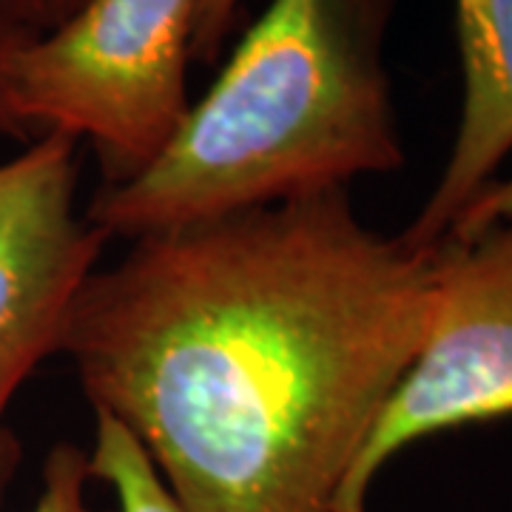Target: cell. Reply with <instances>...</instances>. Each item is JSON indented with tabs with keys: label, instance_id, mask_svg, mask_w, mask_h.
Segmentation results:
<instances>
[{
	"label": "cell",
	"instance_id": "6da1fadb",
	"mask_svg": "<svg viewBox=\"0 0 512 512\" xmlns=\"http://www.w3.org/2000/svg\"><path fill=\"white\" fill-rule=\"evenodd\" d=\"M433 274L436 248L313 194L131 239L60 353L180 512H336L424 342Z\"/></svg>",
	"mask_w": 512,
	"mask_h": 512
},
{
	"label": "cell",
	"instance_id": "7a4b0ae2",
	"mask_svg": "<svg viewBox=\"0 0 512 512\" xmlns=\"http://www.w3.org/2000/svg\"><path fill=\"white\" fill-rule=\"evenodd\" d=\"M396 3L268 0L163 154L94 191L89 222L106 239H137L399 171L384 69Z\"/></svg>",
	"mask_w": 512,
	"mask_h": 512
},
{
	"label": "cell",
	"instance_id": "3957f363",
	"mask_svg": "<svg viewBox=\"0 0 512 512\" xmlns=\"http://www.w3.org/2000/svg\"><path fill=\"white\" fill-rule=\"evenodd\" d=\"M197 0H86L20 49L15 114L35 140L63 131L89 146L103 183L143 174L191 109Z\"/></svg>",
	"mask_w": 512,
	"mask_h": 512
},
{
	"label": "cell",
	"instance_id": "277c9868",
	"mask_svg": "<svg viewBox=\"0 0 512 512\" xmlns=\"http://www.w3.org/2000/svg\"><path fill=\"white\" fill-rule=\"evenodd\" d=\"M504 416H512V220L436 245L424 342L353 461L336 512H370L376 478L404 447Z\"/></svg>",
	"mask_w": 512,
	"mask_h": 512
},
{
	"label": "cell",
	"instance_id": "5b68a950",
	"mask_svg": "<svg viewBox=\"0 0 512 512\" xmlns=\"http://www.w3.org/2000/svg\"><path fill=\"white\" fill-rule=\"evenodd\" d=\"M80 171L83 143L63 131L0 163V510L23 461L12 402L40 362L60 353L109 242L77 208Z\"/></svg>",
	"mask_w": 512,
	"mask_h": 512
},
{
	"label": "cell",
	"instance_id": "8992f818",
	"mask_svg": "<svg viewBox=\"0 0 512 512\" xmlns=\"http://www.w3.org/2000/svg\"><path fill=\"white\" fill-rule=\"evenodd\" d=\"M453 3L464 80L461 114L441 177L402 231L413 248H436L512 151V0Z\"/></svg>",
	"mask_w": 512,
	"mask_h": 512
},
{
	"label": "cell",
	"instance_id": "52a82bcc",
	"mask_svg": "<svg viewBox=\"0 0 512 512\" xmlns=\"http://www.w3.org/2000/svg\"><path fill=\"white\" fill-rule=\"evenodd\" d=\"M92 481L114 493V512H180L157 467L123 421L94 410V444L89 450Z\"/></svg>",
	"mask_w": 512,
	"mask_h": 512
},
{
	"label": "cell",
	"instance_id": "ba28073f",
	"mask_svg": "<svg viewBox=\"0 0 512 512\" xmlns=\"http://www.w3.org/2000/svg\"><path fill=\"white\" fill-rule=\"evenodd\" d=\"M89 450L60 441L49 450L40 470V493L29 512H114L89 504Z\"/></svg>",
	"mask_w": 512,
	"mask_h": 512
},
{
	"label": "cell",
	"instance_id": "9c48e42d",
	"mask_svg": "<svg viewBox=\"0 0 512 512\" xmlns=\"http://www.w3.org/2000/svg\"><path fill=\"white\" fill-rule=\"evenodd\" d=\"M32 40L23 29H18L12 20L0 15V134L12 137L20 143H29V131L15 114V103H12V77H15V63H18L20 49Z\"/></svg>",
	"mask_w": 512,
	"mask_h": 512
},
{
	"label": "cell",
	"instance_id": "30bf717a",
	"mask_svg": "<svg viewBox=\"0 0 512 512\" xmlns=\"http://www.w3.org/2000/svg\"><path fill=\"white\" fill-rule=\"evenodd\" d=\"M242 0H197V15H194V43L191 52L194 60L211 63L220 55L225 40L234 32V23L239 15Z\"/></svg>",
	"mask_w": 512,
	"mask_h": 512
},
{
	"label": "cell",
	"instance_id": "8fae6325",
	"mask_svg": "<svg viewBox=\"0 0 512 512\" xmlns=\"http://www.w3.org/2000/svg\"><path fill=\"white\" fill-rule=\"evenodd\" d=\"M501 220H512V177L510 180H493L487 185L476 200L458 214L447 237H470V234Z\"/></svg>",
	"mask_w": 512,
	"mask_h": 512
},
{
	"label": "cell",
	"instance_id": "7c38bea8",
	"mask_svg": "<svg viewBox=\"0 0 512 512\" xmlns=\"http://www.w3.org/2000/svg\"><path fill=\"white\" fill-rule=\"evenodd\" d=\"M83 3L86 0H0V15L26 35L40 37L72 18Z\"/></svg>",
	"mask_w": 512,
	"mask_h": 512
}]
</instances>
